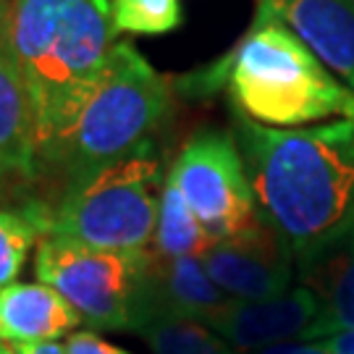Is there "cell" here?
Segmentation results:
<instances>
[{
    "label": "cell",
    "mask_w": 354,
    "mask_h": 354,
    "mask_svg": "<svg viewBox=\"0 0 354 354\" xmlns=\"http://www.w3.org/2000/svg\"><path fill=\"white\" fill-rule=\"evenodd\" d=\"M257 215L289 244L297 273L354 231V118L268 129L234 113Z\"/></svg>",
    "instance_id": "1"
},
{
    "label": "cell",
    "mask_w": 354,
    "mask_h": 354,
    "mask_svg": "<svg viewBox=\"0 0 354 354\" xmlns=\"http://www.w3.org/2000/svg\"><path fill=\"white\" fill-rule=\"evenodd\" d=\"M115 35L108 0H8L6 48L29 92L39 165L100 79Z\"/></svg>",
    "instance_id": "2"
},
{
    "label": "cell",
    "mask_w": 354,
    "mask_h": 354,
    "mask_svg": "<svg viewBox=\"0 0 354 354\" xmlns=\"http://www.w3.org/2000/svg\"><path fill=\"white\" fill-rule=\"evenodd\" d=\"M181 84L192 97L226 87L236 113L268 129H304L333 115L354 118L352 89L289 26L257 13L234 50Z\"/></svg>",
    "instance_id": "3"
},
{
    "label": "cell",
    "mask_w": 354,
    "mask_h": 354,
    "mask_svg": "<svg viewBox=\"0 0 354 354\" xmlns=\"http://www.w3.org/2000/svg\"><path fill=\"white\" fill-rule=\"evenodd\" d=\"M168 108L171 84L165 76L131 42H115L100 79L42 165H53L71 189L152 140Z\"/></svg>",
    "instance_id": "4"
},
{
    "label": "cell",
    "mask_w": 354,
    "mask_h": 354,
    "mask_svg": "<svg viewBox=\"0 0 354 354\" xmlns=\"http://www.w3.org/2000/svg\"><path fill=\"white\" fill-rule=\"evenodd\" d=\"M163 163L147 140L124 160L64 192L48 234L105 252H150L155 241Z\"/></svg>",
    "instance_id": "5"
},
{
    "label": "cell",
    "mask_w": 354,
    "mask_h": 354,
    "mask_svg": "<svg viewBox=\"0 0 354 354\" xmlns=\"http://www.w3.org/2000/svg\"><path fill=\"white\" fill-rule=\"evenodd\" d=\"M152 252H105L42 236L35 257L37 283L58 291L89 328L131 330L134 304Z\"/></svg>",
    "instance_id": "6"
},
{
    "label": "cell",
    "mask_w": 354,
    "mask_h": 354,
    "mask_svg": "<svg viewBox=\"0 0 354 354\" xmlns=\"http://www.w3.org/2000/svg\"><path fill=\"white\" fill-rule=\"evenodd\" d=\"M165 176L176 184L213 244L231 239L260 221L239 145L231 131H197L178 150Z\"/></svg>",
    "instance_id": "7"
},
{
    "label": "cell",
    "mask_w": 354,
    "mask_h": 354,
    "mask_svg": "<svg viewBox=\"0 0 354 354\" xmlns=\"http://www.w3.org/2000/svg\"><path fill=\"white\" fill-rule=\"evenodd\" d=\"M203 268L228 299H270L294 289L297 260L289 244L266 221L203 252Z\"/></svg>",
    "instance_id": "8"
},
{
    "label": "cell",
    "mask_w": 354,
    "mask_h": 354,
    "mask_svg": "<svg viewBox=\"0 0 354 354\" xmlns=\"http://www.w3.org/2000/svg\"><path fill=\"white\" fill-rule=\"evenodd\" d=\"M320 297L310 286H294L281 297L231 302L205 320V326L236 349L239 354H254L289 342H307L310 330L320 320Z\"/></svg>",
    "instance_id": "9"
},
{
    "label": "cell",
    "mask_w": 354,
    "mask_h": 354,
    "mask_svg": "<svg viewBox=\"0 0 354 354\" xmlns=\"http://www.w3.org/2000/svg\"><path fill=\"white\" fill-rule=\"evenodd\" d=\"M231 302L223 291L215 286L205 273L200 257H158L152 252L147 276L134 304V323L137 330L145 320L152 317H184L205 323L218 310Z\"/></svg>",
    "instance_id": "10"
},
{
    "label": "cell",
    "mask_w": 354,
    "mask_h": 354,
    "mask_svg": "<svg viewBox=\"0 0 354 354\" xmlns=\"http://www.w3.org/2000/svg\"><path fill=\"white\" fill-rule=\"evenodd\" d=\"M254 13L289 26L354 92V0H257Z\"/></svg>",
    "instance_id": "11"
},
{
    "label": "cell",
    "mask_w": 354,
    "mask_h": 354,
    "mask_svg": "<svg viewBox=\"0 0 354 354\" xmlns=\"http://www.w3.org/2000/svg\"><path fill=\"white\" fill-rule=\"evenodd\" d=\"M37 174L39 155L29 92L0 39V194L26 189Z\"/></svg>",
    "instance_id": "12"
},
{
    "label": "cell",
    "mask_w": 354,
    "mask_h": 354,
    "mask_svg": "<svg viewBox=\"0 0 354 354\" xmlns=\"http://www.w3.org/2000/svg\"><path fill=\"white\" fill-rule=\"evenodd\" d=\"M82 317L45 283H11L0 291V342L45 344L74 333Z\"/></svg>",
    "instance_id": "13"
},
{
    "label": "cell",
    "mask_w": 354,
    "mask_h": 354,
    "mask_svg": "<svg viewBox=\"0 0 354 354\" xmlns=\"http://www.w3.org/2000/svg\"><path fill=\"white\" fill-rule=\"evenodd\" d=\"M297 276L299 283L315 291L323 304L320 320L304 344L354 330V231L333 244L326 254H320L315 263L302 268Z\"/></svg>",
    "instance_id": "14"
},
{
    "label": "cell",
    "mask_w": 354,
    "mask_h": 354,
    "mask_svg": "<svg viewBox=\"0 0 354 354\" xmlns=\"http://www.w3.org/2000/svg\"><path fill=\"white\" fill-rule=\"evenodd\" d=\"M213 244L207 231L189 210L176 184L165 176L160 192V210L155 228V250L158 257H203V252Z\"/></svg>",
    "instance_id": "15"
},
{
    "label": "cell",
    "mask_w": 354,
    "mask_h": 354,
    "mask_svg": "<svg viewBox=\"0 0 354 354\" xmlns=\"http://www.w3.org/2000/svg\"><path fill=\"white\" fill-rule=\"evenodd\" d=\"M50 210L39 203L0 207V291L16 283L32 247L48 234Z\"/></svg>",
    "instance_id": "16"
},
{
    "label": "cell",
    "mask_w": 354,
    "mask_h": 354,
    "mask_svg": "<svg viewBox=\"0 0 354 354\" xmlns=\"http://www.w3.org/2000/svg\"><path fill=\"white\" fill-rule=\"evenodd\" d=\"M152 354H239L210 326L184 317H152L134 330Z\"/></svg>",
    "instance_id": "17"
},
{
    "label": "cell",
    "mask_w": 354,
    "mask_h": 354,
    "mask_svg": "<svg viewBox=\"0 0 354 354\" xmlns=\"http://www.w3.org/2000/svg\"><path fill=\"white\" fill-rule=\"evenodd\" d=\"M118 35H165L181 24V0H108Z\"/></svg>",
    "instance_id": "18"
},
{
    "label": "cell",
    "mask_w": 354,
    "mask_h": 354,
    "mask_svg": "<svg viewBox=\"0 0 354 354\" xmlns=\"http://www.w3.org/2000/svg\"><path fill=\"white\" fill-rule=\"evenodd\" d=\"M64 354H131V352L100 339L95 330H74V333L66 336Z\"/></svg>",
    "instance_id": "19"
},
{
    "label": "cell",
    "mask_w": 354,
    "mask_h": 354,
    "mask_svg": "<svg viewBox=\"0 0 354 354\" xmlns=\"http://www.w3.org/2000/svg\"><path fill=\"white\" fill-rule=\"evenodd\" d=\"M310 344H317L323 352L328 354H354V330L336 333V336H328V339H320V342H310Z\"/></svg>",
    "instance_id": "20"
},
{
    "label": "cell",
    "mask_w": 354,
    "mask_h": 354,
    "mask_svg": "<svg viewBox=\"0 0 354 354\" xmlns=\"http://www.w3.org/2000/svg\"><path fill=\"white\" fill-rule=\"evenodd\" d=\"M254 354H328V352H323L317 344L289 342V344H279V346H270V349H263V352H254Z\"/></svg>",
    "instance_id": "21"
},
{
    "label": "cell",
    "mask_w": 354,
    "mask_h": 354,
    "mask_svg": "<svg viewBox=\"0 0 354 354\" xmlns=\"http://www.w3.org/2000/svg\"><path fill=\"white\" fill-rule=\"evenodd\" d=\"M13 346V344H11ZM19 354H64V344L58 342H45V344H19L13 346Z\"/></svg>",
    "instance_id": "22"
},
{
    "label": "cell",
    "mask_w": 354,
    "mask_h": 354,
    "mask_svg": "<svg viewBox=\"0 0 354 354\" xmlns=\"http://www.w3.org/2000/svg\"><path fill=\"white\" fill-rule=\"evenodd\" d=\"M6 16H8V0H0V39L6 42Z\"/></svg>",
    "instance_id": "23"
},
{
    "label": "cell",
    "mask_w": 354,
    "mask_h": 354,
    "mask_svg": "<svg viewBox=\"0 0 354 354\" xmlns=\"http://www.w3.org/2000/svg\"><path fill=\"white\" fill-rule=\"evenodd\" d=\"M0 354H19V352L13 349L11 344H3V342H0Z\"/></svg>",
    "instance_id": "24"
}]
</instances>
